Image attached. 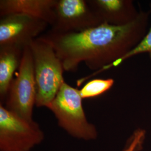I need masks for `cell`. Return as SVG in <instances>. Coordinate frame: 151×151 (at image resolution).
Returning <instances> with one entry per match:
<instances>
[{
	"instance_id": "11",
	"label": "cell",
	"mask_w": 151,
	"mask_h": 151,
	"mask_svg": "<svg viewBox=\"0 0 151 151\" xmlns=\"http://www.w3.org/2000/svg\"><path fill=\"white\" fill-rule=\"evenodd\" d=\"M114 82V80L110 78L93 79L88 81L79 90V93L83 99L97 97L109 90Z\"/></svg>"
},
{
	"instance_id": "6",
	"label": "cell",
	"mask_w": 151,
	"mask_h": 151,
	"mask_svg": "<svg viewBox=\"0 0 151 151\" xmlns=\"http://www.w3.org/2000/svg\"><path fill=\"white\" fill-rule=\"evenodd\" d=\"M54 11L52 32H81L102 24L87 0H57Z\"/></svg>"
},
{
	"instance_id": "10",
	"label": "cell",
	"mask_w": 151,
	"mask_h": 151,
	"mask_svg": "<svg viewBox=\"0 0 151 151\" xmlns=\"http://www.w3.org/2000/svg\"><path fill=\"white\" fill-rule=\"evenodd\" d=\"M24 48L15 46L0 47V104H3L14 78L22 62Z\"/></svg>"
},
{
	"instance_id": "7",
	"label": "cell",
	"mask_w": 151,
	"mask_h": 151,
	"mask_svg": "<svg viewBox=\"0 0 151 151\" xmlns=\"http://www.w3.org/2000/svg\"><path fill=\"white\" fill-rule=\"evenodd\" d=\"M47 22L24 14H14L1 17L0 47L15 46L24 48L39 38L48 27Z\"/></svg>"
},
{
	"instance_id": "4",
	"label": "cell",
	"mask_w": 151,
	"mask_h": 151,
	"mask_svg": "<svg viewBox=\"0 0 151 151\" xmlns=\"http://www.w3.org/2000/svg\"><path fill=\"white\" fill-rule=\"evenodd\" d=\"M37 91L32 54L29 46L24 48L22 62L9 86L4 107L27 120H32Z\"/></svg>"
},
{
	"instance_id": "3",
	"label": "cell",
	"mask_w": 151,
	"mask_h": 151,
	"mask_svg": "<svg viewBox=\"0 0 151 151\" xmlns=\"http://www.w3.org/2000/svg\"><path fill=\"white\" fill-rule=\"evenodd\" d=\"M79 90L65 82L53 101L47 108L53 113L58 124L73 138L81 140L95 139L97 132L85 113Z\"/></svg>"
},
{
	"instance_id": "1",
	"label": "cell",
	"mask_w": 151,
	"mask_h": 151,
	"mask_svg": "<svg viewBox=\"0 0 151 151\" xmlns=\"http://www.w3.org/2000/svg\"><path fill=\"white\" fill-rule=\"evenodd\" d=\"M150 11L140 10L134 21L125 25L102 23L81 32L57 33L49 30L40 37L53 47L65 71L75 72L82 62L94 70L90 75L77 80L79 87L138 45L148 30Z\"/></svg>"
},
{
	"instance_id": "12",
	"label": "cell",
	"mask_w": 151,
	"mask_h": 151,
	"mask_svg": "<svg viewBox=\"0 0 151 151\" xmlns=\"http://www.w3.org/2000/svg\"><path fill=\"white\" fill-rule=\"evenodd\" d=\"M143 53H148L151 60V27L148 30L145 36L144 37V38H143V39L141 40V42L138 44L137 46H136L134 48L132 49L131 51H130L128 53L126 54L121 59L116 61L113 65L109 66L105 70H107L110 69V68L116 67L118 65H120L121 63L124 62V61L129 59L131 57H133L138 54H143Z\"/></svg>"
},
{
	"instance_id": "5",
	"label": "cell",
	"mask_w": 151,
	"mask_h": 151,
	"mask_svg": "<svg viewBox=\"0 0 151 151\" xmlns=\"http://www.w3.org/2000/svg\"><path fill=\"white\" fill-rule=\"evenodd\" d=\"M44 138L38 123L22 118L0 104V151H30Z\"/></svg>"
},
{
	"instance_id": "13",
	"label": "cell",
	"mask_w": 151,
	"mask_h": 151,
	"mask_svg": "<svg viewBox=\"0 0 151 151\" xmlns=\"http://www.w3.org/2000/svg\"></svg>"
},
{
	"instance_id": "8",
	"label": "cell",
	"mask_w": 151,
	"mask_h": 151,
	"mask_svg": "<svg viewBox=\"0 0 151 151\" xmlns=\"http://www.w3.org/2000/svg\"><path fill=\"white\" fill-rule=\"evenodd\" d=\"M102 23L122 26L134 21L138 11L132 0H87Z\"/></svg>"
},
{
	"instance_id": "9",
	"label": "cell",
	"mask_w": 151,
	"mask_h": 151,
	"mask_svg": "<svg viewBox=\"0 0 151 151\" xmlns=\"http://www.w3.org/2000/svg\"><path fill=\"white\" fill-rule=\"evenodd\" d=\"M57 0H1L0 16L20 14L47 22L51 27L55 19Z\"/></svg>"
},
{
	"instance_id": "2",
	"label": "cell",
	"mask_w": 151,
	"mask_h": 151,
	"mask_svg": "<svg viewBox=\"0 0 151 151\" xmlns=\"http://www.w3.org/2000/svg\"><path fill=\"white\" fill-rule=\"evenodd\" d=\"M32 54L37 91L36 106L46 107L52 103L65 82V70L53 47L39 37L29 45Z\"/></svg>"
}]
</instances>
